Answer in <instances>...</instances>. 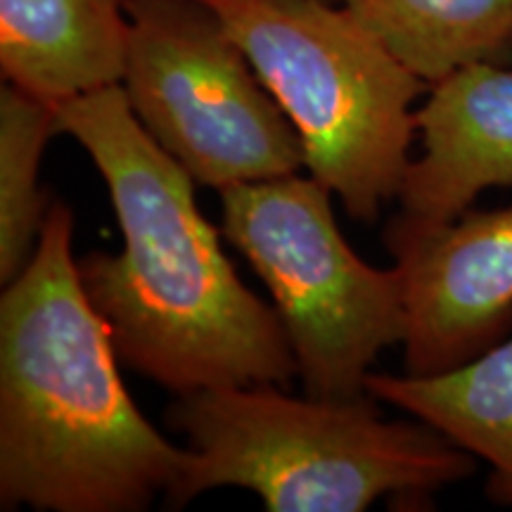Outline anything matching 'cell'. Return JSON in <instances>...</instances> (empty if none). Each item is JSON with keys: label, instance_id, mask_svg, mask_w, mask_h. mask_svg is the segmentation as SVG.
<instances>
[{"label": "cell", "instance_id": "9c48e42d", "mask_svg": "<svg viewBox=\"0 0 512 512\" xmlns=\"http://www.w3.org/2000/svg\"><path fill=\"white\" fill-rule=\"evenodd\" d=\"M126 55L124 0H0L3 81L50 105L119 86Z\"/></svg>", "mask_w": 512, "mask_h": 512}, {"label": "cell", "instance_id": "7c38bea8", "mask_svg": "<svg viewBox=\"0 0 512 512\" xmlns=\"http://www.w3.org/2000/svg\"><path fill=\"white\" fill-rule=\"evenodd\" d=\"M57 136V105L3 81L0 88V280H15L34 254L50 202L38 166Z\"/></svg>", "mask_w": 512, "mask_h": 512}, {"label": "cell", "instance_id": "3957f363", "mask_svg": "<svg viewBox=\"0 0 512 512\" xmlns=\"http://www.w3.org/2000/svg\"><path fill=\"white\" fill-rule=\"evenodd\" d=\"M370 399H297L275 384L183 394L166 420L190 463L166 503L240 486L268 512H361L380 498L430 503L475 475L472 453L422 420H384Z\"/></svg>", "mask_w": 512, "mask_h": 512}, {"label": "cell", "instance_id": "8992f818", "mask_svg": "<svg viewBox=\"0 0 512 512\" xmlns=\"http://www.w3.org/2000/svg\"><path fill=\"white\" fill-rule=\"evenodd\" d=\"M124 88L143 128L214 190L299 174L302 136L202 0H124Z\"/></svg>", "mask_w": 512, "mask_h": 512}, {"label": "cell", "instance_id": "7a4b0ae2", "mask_svg": "<svg viewBox=\"0 0 512 512\" xmlns=\"http://www.w3.org/2000/svg\"><path fill=\"white\" fill-rule=\"evenodd\" d=\"M74 216L50 202L0 297V508L140 512L190 463L138 411L112 332L81 285Z\"/></svg>", "mask_w": 512, "mask_h": 512}, {"label": "cell", "instance_id": "6da1fadb", "mask_svg": "<svg viewBox=\"0 0 512 512\" xmlns=\"http://www.w3.org/2000/svg\"><path fill=\"white\" fill-rule=\"evenodd\" d=\"M57 133L91 155L124 235L119 254L79 259L121 361L178 396L299 375L278 311L238 278L195 178L145 131L121 83L60 102Z\"/></svg>", "mask_w": 512, "mask_h": 512}, {"label": "cell", "instance_id": "5b68a950", "mask_svg": "<svg viewBox=\"0 0 512 512\" xmlns=\"http://www.w3.org/2000/svg\"><path fill=\"white\" fill-rule=\"evenodd\" d=\"M330 192L297 174L230 185L221 226L271 290L306 394L358 399L380 351L406 337V292L399 266H370L347 245Z\"/></svg>", "mask_w": 512, "mask_h": 512}, {"label": "cell", "instance_id": "ba28073f", "mask_svg": "<svg viewBox=\"0 0 512 512\" xmlns=\"http://www.w3.org/2000/svg\"><path fill=\"white\" fill-rule=\"evenodd\" d=\"M422 155L408 166L389 252L448 226L489 188H512V69L472 64L432 83L415 110Z\"/></svg>", "mask_w": 512, "mask_h": 512}, {"label": "cell", "instance_id": "30bf717a", "mask_svg": "<svg viewBox=\"0 0 512 512\" xmlns=\"http://www.w3.org/2000/svg\"><path fill=\"white\" fill-rule=\"evenodd\" d=\"M366 392L484 460L486 494L512 508V335L448 373H368Z\"/></svg>", "mask_w": 512, "mask_h": 512}, {"label": "cell", "instance_id": "8fae6325", "mask_svg": "<svg viewBox=\"0 0 512 512\" xmlns=\"http://www.w3.org/2000/svg\"><path fill=\"white\" fill-rule=\"evenodd\" d=\"M342 5L430 86L472 64L512 62V0H342Z\"/></svg>", "mask_w": 512, "mask_h": 512}, {"label": "cell", "instance_id": "277c9868", "mask_svg": "<svg viewBox=\"0 0 512 512\" xmlns=\"http://www.w3.org/2000/svg\"><path fill=\"white\" fill-rule=\"evenodd\" d=\"M302 136L306 169L373 223L411 166L415 102L430 83L337 0H202Z\"/></svg>", "mask_w": 512, "mask_h": 512}, {"label": "cell", "instance_id": "52a82bcc", "mask_svg": "<svg viewBox=\"0 0 512 512\" xmlns=\"http://www.w3.org/2000/svg\"><path fill=\"white\" fill-rule=\"evenodd\" d=\"M406 292V375H439L512 332V204L394 249Z\"/></svg>", "mask_w": 512, "mask_h": 512}]
</instances>
